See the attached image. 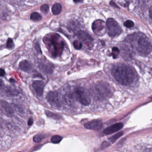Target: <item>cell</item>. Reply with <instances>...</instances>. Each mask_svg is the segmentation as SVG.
Here are the masks:
<instances>
[{"label": "cell", "instance_id": "28", "mask_svg": "<svg viewBox=\"0 0 152 152\" xmlns=\"http://www.w3.org/2000/svg\"><path fill=\"white\" fill-rule=\"evenodd\" d=\"M41 10L45 13H47L49 10V5L47 4H44L41 7Z\"/></svg>", "mask_w": 152, "mask_h": 152}, {"label": "cell", "instance_id": "10", "mask_svg": "<svg viewBox=\"0 0 152 152\" xmlns=\"http://www.w3.org/2000/svg\"><path fill=\"white\" fill-rule=\"evenodd\" d=\"M103 126L102 121L100 120H94L87 122L84 125L87 129L90 130H99Z\"/></svg>", "mask_w": 152, "mask_h": 152}, {"label": "cell", "instance_id": "24", "mask_svg": "<svg viewBox=\"0 0 152 152\" xmlns=\"http://www.w3.org/2000/svg\"><path fill=\"white\" fill-rule=\"evenodd\" d=\"M46 115L50 118H53L56 119H59L60 118V116L59 115L54 114L51 112L46 111Z\"/></svg>", "mask_w": 152, "mask_h": 152}, {"label": "cell", "instance_id": "20", "mask_svg": "<svg viewBox=\"0 0 152 152\" xmlns=\"http://www.w3.org/2000/svg\"><path fill=\"white\" fill-rule=\"evenodd\" d=\"M45 138V135L43 134H38L35 135L33 137V140L35 142H39Z\"/></svg>", "mask_w": 152, "mask_h": 152}, {"label": "cell", "instance_id": "35", "mask_svg": "<svg viewBox=\"0 0 152 152\" xmlns=\"http://www.w3.org/2000/svg\"><path fill=\"white\" fill-rule=\"evenodd\" d=\"M4 86V83L1 79H0V88Z\"/></svg>", "mask_w": 152, "mask_h": 152}, {"label": "cell", "instance_id": "21", "mask_svg": "<svg viewBox=\"0 0 152 152\" xmlns=\"http://www.w3.org/2000/svg\"><path fill=\"white\" fill-rule=\"evenodd\" d=\"M62 137L60 136L56 135L53 136L51 137V141L54 144H57L59 143L62 140Z\"/></svg>", "mask_w": 152, "mask_h": 152}, {"label": "cell", "instance_id": "11", "mask_svg": "<svg viewBox=\"0 0 152 152\" xmlns=\"http://www.w3.org/2000/svg\"><path fill=\"white\" fill-rule=\"evenodd\" d=\"M32 86L36 94L38 96H42L44 92V82L42 80H35L33 82Z\"/></svg>", "mask_w": 152, "mask_h": 152}, {"label": "cell", "instance_id": "6", "mask_svg": "<svg viewBox=\"0 0 152 152\" xmlns=\"http://www.w3.org/2000/svg\"><path fill=\"white\" fill-rule=\"evenodd\" d=\"M108 34L111 37H115L120 35L122 29L119 24L114 19L110 18L106 21Z\"/></svg>", "mask_w": 152, "mask_h": 152}, {"label": "cell", "instance_id": "8", "mask_svg": "<svg viewBox=\"0 0 152 152\" xmlns=\"http://www.w3.org/2000/svg\"><path fill=\"white\" fill-rule=\"evenodd\" d=\"M106 23L101 20H95L92 25V29L94 33L98 36H102L106 32Z\"/></svg>", "mask_w": 152, "mask_h": 152}, {"label": "cell", "instance_id": "29", "mask_svg": "<svg viewBox=\"0 0 152 152\" xmlns=\"http://www.w3.org/2000/svg\"><path fill=\"white\" fill-rule=\"evenodd\" d=\"M110 144L109 143L107 142H104L101 145V148L103 149H105V148L109 147V146H110Z\"/></svg>", "mask_w": 152, "mask_h": 152}, {"label": "cell", "instance_id": "26", "mask_svg": "<svg viewBox=\"0 0 152 152\" xmlns=\"http://www.w3.org/2000/svg\"><path fill=\"white\" fill-rule=\"evenodd\" d=\"M73 45H74L75 49H76V50H80L82 47V44L81 42L77 41V40L74 41V42H73Z\"/></svg>", "mask_w": 152, "mask_h": 152}, {"label": "cell", "instance_id": "16", "mask_svg": "<svg viewBox=\"0 0 152 152\" xmlns=\"http://www.w3.org/2000/svg\"><path fill=\"white\" fill-rule=\"evenodd\" d=\"M62 6L59 3H55L52 7V12L54 15H59L61 12Z\"/></svg>", "mask_w": 152, "mask_h": 152}, {"label": "cell", "instance_id": "13", "mask_svg": "<svg viewBox=\"0 0 152 152\" xmlns=\"http://www.w3.org/2000/svg\"><path fill=\"white\" fill-rule=\"evenodd\" d=\"M77 36L79 38L83 41L84 43L85 42L89 45H90V44H92L93 39L88 33L81 30V31H78Z\"/></svg>", "mask_w": 152, "mask_h": 152}, {"label": "cell", "instance_id": "12", "mask_svg": "<svg viewBox=\"0 0 152 152\" xmlns=\"http://www.w3.org/2000/svg\"><path fill=\"white\" fill-rule=\"evenodd\" d=\"M123 127V125L122 123H117L105 129L104 130V133L105 135L111 134L120 130Z\"/></svg>", "mask_w": 152, "mask_h": 152}, {"label": "cell", "instance_id": "31", "mask_svg": "<svg viewBox=\"0 0 152 152\" xmlns=\"http://www.w3.org/2000/svg\"><path fill=\"white\" fill-rule=\"evenodd\" d=\"M109 4L112 7L120 9V7L113 1H111L110 2Z\"/></svg>", "mask_w": 152, "mask_h": 152}, {"label": "cell", "instance_id": "9", "mask_svg": "<svg viewBox=\"0 0 152 152\" xmlns=\"http://www.w3.org/2000/svg\"><path fill=\"white\" fill-rule=\"evenodd\" d=\"M39 68L44 73L51 74L53 71V65L45 59H41L38 62Z\"/></svg>", "mask_w": 152, "mask_h": 152}, {"label": "cell", "instance_id": "18", "mask_svg": "<svg viewBox=\"0 0 152 152\" xmlns=\"http://www.w3.org/2000/svg\"><path fill=\"white\" fill-rule=\"evenodd\" d=\"M30 19L34 21H39L42 19V16L38 12H35L31 13Z\"/></svg>", "mask_w": 152, "mask_h": 152}, {"label": "cell", "instance_id": "34", "mask_svg": "<svg viewBox=\"0 0 152 152\" xmlns=\"http://www.w3.org/2000/svg\"><path fill=\"white\" fill-rule=\"evenodd\" d=\"M152 6H151V8H150V18H152Z\"/></svg>", "mask_w": 152, "mask_h": 152}, {"label": "cell", "instance_id": "1", "mask_svg": "<svg viewBox=\"0 0 152 152\" xmlns=\"http://www.w3.org/2000/svg\"><path fill=\"white\" fill-rule=\"evenodd\" d=\"M112 75L115 79L124 86H130L136 79V73L134 69L129 65L120 64L114 66Z\"/></svg>", "mask_w": 152, "mask_h": 152}, {"label": "cell", "instance_id": "14", "mask_svg": "<svg viewBox=\"0 0 152 152\" xmlns=\"http://www.w3.org/2000/svg\"><path fill=\"white\" fill-rule=\"evenodd\" d=\"M122 55L127 60H131L133 58V50L129 45H125L122 48Z\"/></svg>", "mask_w": 152, "mask_h": 152}, {"label": "cell", "instance_id": "17", "mask_svg": "<svg viewBox=\"0 0 152 152\" xmlns=\"http://www.w3.org/2000/svg\"><path fill=\"white\" fill-rule=\"evenodd\" d=\"M4 94L7 96H14L18 95V92L17 90L10 87H6L4 89Z\"/></svg>", "mask_w": 152, "mask_h": 152}, {"label": "cell", "instance_id": "36", "mask_svg": "<svg viewBox=\"0 0 152 152\" xmlns=\"http://www.w3.org/2000/svg\"><path fill=\"white\" fill-rule=\"evenodd\" d=\"M73 1L75 3H80L82 2L83 0H73Z\"/></svg>", "mask_w": 152, "mask_h": 152}, {"label": "cell", "instance_id": "33", "mask_svg": "<svg viewBox=\"0 0 152 152\" xmlns=\"http://www.w3.org/2000/svg\"><path fill=\"white\" fill-rule=\"evenodd\" d=\"M5 71L3 69H0V77H4L5 75Z\"/></svg>", "mask_w": 152, "mask_h": 152}, {"label": "cell", "instance_id": "5", "mask_svg": "<svg viewBox=\"0 0 152 152\" xmlns=\"http://www.w3.org/2000/svg\"><path fill=\"white\" fill-rule=\"evenodd\" d=\"M111 91L109 86L104 83H99L92 88V94L98 99H103L109 95Z\"/></svg>", "mask_w": 152, "mask_h": 152}, {"label": "cell", "instance_id": "22", "mask_svg": "<svg viewBox=\"0 0 152 152\" xmlns=\"http://www.w3.org/2000/svg\"><path fill=\"white\" fill-rule=\"evenodd\" d=\"M6 47L9 49H12L14 48V44L13 40L12 38H9L7 40V43H6Z\"/></svg>", "mask_w": 152, "mask_h": 152}, {"label": "cell", "instance_id": "19", "mask_svg": "<svg viewBox=\"0 0 152 152\" xmlns=\"http://www.w3.org/2000/svg\"><path fill=\"white\" fill-rule=\"evenodd\" d=\"M123 134H124V132H119V133H117L116 134L110 137L109 140L112 143H114L118 138L121 137L123 135Z\"/></svg>", "mask_w": 152, "mask_h": 152}, {"label": "cell", "instance_id": "27", "mask_svg": "<svg viewBox=\"0 0 152 152\" xmlns=\"http://www.w3.org/2000/svg\"><path fill=\"white\" fill-rule=\"evenodd\" d=\"M3 105L4 108V110L6 111L7 112L9 113H12V109H11V107L7 104V103L4 102H3Z\"/></svg>", "mask_w": 152, "mask_h": 152}, {"label": "cell", "instance_id": "3", "mask_svg": "<svg viewBox=\"0 0 152 152\" xmlns=\"http://www.w3.org/2000/svg\"><path fill=\"white\" fill-rule=\"evenodd\" d=\"M44 42L53 57L56 58L62 55L65 44L59 35L54 34L47 36Z\"/></svg>", "mask_w": 152, "mask_h": 152}, {"label": "cell", "instance_id": "4", "mask_svg": "<svg viewBox=\"0 0 152 152\" xmlns=\"http://www.w3.org/2000/svg\"><path fill=\"white\" fill-rule=\"evenodd\" d=\"M74 98L81 104L87 106L91 104V96L88 90L81 87H76L73 92Z\"/></svg>", "mask_w": 152, "mask_h": 152}, {"label": "cell", "instance_id": "32", "mask_svg": "<svg viewBox=\"0 0 152 152\" xmlns=\"http://www.w3.org/2000/svg\"><path fill=\"white\" fill-rule=\"evenodd\" d=\"M33 122H34V121H33V118H32V117H30V118L29 119L28 121V125L29 126H32V125H33Z\"/></svg>", "mask_w": 152, "mask_h": 152}, {"label": "cell", "instance_id": "37", "mask_svg": "<svg viewBox=\"0 0 152 152\" xmlns=\"http://www.w3.org/2000/svg\"><path fill=\"white\" fill-rule=\"evenodd\" d=\"M10 81L11 82H14L15 80H14L13 79H10Z\"/></svg>", "mask_w": 152, "mask_h": 152}, {"label": "cell", "instance_id": "25", "mask_svg": "<svg viewBox=\"0 0 152 152\" xmlns=\"http://www.w3.org/2000/svg\"><path fill=\"white\" fill-rule=\"evenodd\" d=\"M124 25L126 27L131 28L133 27L134 26V23L132 20H127L126 21L124 22Z\"/></svg>", "mask_w": 152, "mask_h": 152}, {"label": "cell", "instance_id": "2", "mask_svg": "<svg viewBox=\"0 0 152 152\" xmlns=\"http://www.w3.org/2000/svg\"><path fill=\"white\" fill-rule=\"evenodd\" d=\"M133 51L141 55H148L152 51V44L149 38L142 34H134L127 38Z\"/></svg>", "mask_w": 152, "mask_h": 152}, {"label": "cell", "instance_id": "15", "mask_svg": "<svg viewBox=\"0 0 152 152\" xmlns=\"http://www.w3.org/2000/svg\"><path fill=\"white\" fill-rule=\"evenodd\" d=\"M20 69L22 71L27 73L30 72L32 69V65L28 61L24 60L20 62L19 64Z\"/></svg>", "mask_w": 152, "mask_h": 152}, {"label": "cell", "instance_id": "30", "mask_svg": "<svg viewBox=\"0 0 152 152\" xmlns=\"http://www.w3.org/2000/svg\"><path fill=\"white\" fill-rule=\"evenodd\" d=\"M35 49L37 52L39 53H42V51H41L40 46L38 43H36L35 45Z\"/></svg>", "mask_w": 152, "mask_h": 152}, {"label": "cell", "instance_id": "7", "mask_svg": "<svg viewBox=\"0 0 152 152\" xmlns=\"http://www.w3.org/2000/svg\"><path fill=\"white\" fill-rule=\"evenodd\" d=\"M46 99L52 107L60 108L62 105V101L59 94L56 91H51L46 96Z\"/></svg>", "mask_w": 152, "mask_h": 152}, {"label": "cell", "instance_id": "23", "mask_svg": "<svg viewBox=\"0 0 152 152\" xmlns=\"http://www.w3.org/2000/svg\"><path fill=\"white\" fill-rule=\"evenodd\" d=\"M120 51L119 49L117 47H113L112 49V55L114 59L117 58L119 54Z\"/></svg>", "mask_w": 152, "mask_h": 152}]
</instances>
